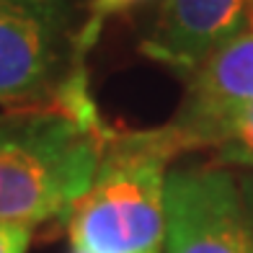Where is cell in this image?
<instances>
[{
	"label": "cell",
	"mask_w": 253,
	"mask_h": 253,
	"mask_svg": "<svg viewBox=\"0 0 253 253\" xmlns=\"http://www.w3.org/2000/svg\"><path fill=\"white\" fill-rule=\"evenodd\" d=\"M137 3H140V0H90V18H88L85 29L80 31L78 49L83 52V49H88L90 44H93V39H96V34H98V29H101V21H103V18H109V16H114V13H122V10L132 8V5H137Z\"/></svg>",
	"instance_id": "8"
},
{
	"label": "cell",
	"mask_w": 253,
	"mask_h": 253,
	"mask_svg": "<svg viewBox=\"0 0 253 253\" xmlns=\"http://www.w3.org/2000/svg\"><path fill=\"white\" fill-rule=\"evenodd\" d=\"M251 0H166L142 52L176 70H197L246 26Z\"/></svg>",
	"instance_id": "5"
},
{
	"label": "cell",
	"mask_w": 253,
	"mask_h": 253,
	"mask_svg": "<svg viewBox=\"0 0 253 253\" xmlns=\"http://www.w3.org/2000/svg\"><path fill=\"white\" fill-rule=\"evenodd\" d=\"M111 126H85L52 109L0 124V220L62 217L93 183Z\"/></svg>",
	"instance_id": "2"
},
{
	"label": "cell",
	"mask_w": 253,
	"mask_h": 253,
	"mask_svg": "<svg viewBox=\"0 0 253 253\" xmlns=\"http://www.w3.org/2000/svg\"><path fill=\"white\" fill-rule=\"evenodd\" d=\"M170 124L183 137L186 150L217 147V155H220L222 163L253 168V101L220 111L202 122L191 124L170 122Z\"/></svg>",
	"instance_id": "7"
},
{
	"label": "cell",
	"mask_w": 253,
	"mask_h": 253,
	"mask_svg": "<svg viewBox=\"0 0 253 253\" xmlns=\"http://www.w3.org/2000/svg\"><path fill=\"white\" fill-rule=\"evenodd\" d=\"M73 253H85V251H80V248H73Z\"/></svg>",
	"instance_id": "11"
},
{
	"label": "cell",
	"mask_w": 253,
	"mask_h": 253,
	"mask_svg": "<svg viewBox=\"0 0 253 253\" xmlns=\"http://www.w3.org/2000/svg\"><path fill=\"white\" fill-rule=\"evenodd\" d=\"M67 0H0V103L54 88L67 49Z\"/></svg>",
	"instance_id": "4"
},
{
	"label": "cell",
	"mask_w": 253,
	"mask_h": 253,
	"mask_svg": "<svg viewBox=\"0 0 253 253\" xmlns=\"http://www.w3.org/2000/svg\"><path fill=\"white\" fill-rule=\"evenodd\" d=\"M166 253H253L238 178L217 166L166 176Z\"/></svg>",
	"instance_id": "3"
},
{
	"label": "cell",
	"mask_w": 253,
	"mask_h": 253,
	"mask_svg": "<svg viewBox=\"0 0 253 253\" xmlns=\"http://www.w3.org/2000/svg\"><path fill=\"white\" fill-rule=\"evenodd\" d=\"M186 153L173 124L150 132L111 129L93 183L62 220L85 253H158L166 233V166Z\"/></svg>",
	"instance_id": "1"
},
{
	"label": "cell",
	"mask_w": 253,
	"mask_h": 253,
	"mask_svg": "<svg viewBox=\"0 0 253 253\" xmlns=\"http://www.w3.org/2000/svg\"><path fill=\"white\" fill-rule=\"evenodd\" d=\"M253 101V0L248 21L235 37L220 44L194 70L186 106L178 114L181 124L202 122L240 103Z\"/></svg>",
	"instance_id": "6"
},
{
	"label": "cell",
	"mask_w": 253,
	"mask_h": 253,
	"mask_svg": "<svg viewBox=\"0 0 253 253\" xmlns=\"http://www.w3.org/2000/svg\"><path fill=\"white\" fill-rule=\"evenodd\" d=\"M31 240V227L0 220V253H26Z\"/></svg>",
	"instance_id": "9"
},
{
	"label": "cell",
	"mask_w": 253,
	"mask_h": 253,
	"mask_svg": "<svg viewBox=\"0 0 253 253\" xmlns=\"http://www.w3.org/2000/svg\"><path fill=\"white\" fill-rule=\"evenodd\" d=\"M238 189H240V199H243V212H246V222H248L251 248H253V170L238 176Z\"/></svg>",
	"instance_id": "10"
}]
</instances>
